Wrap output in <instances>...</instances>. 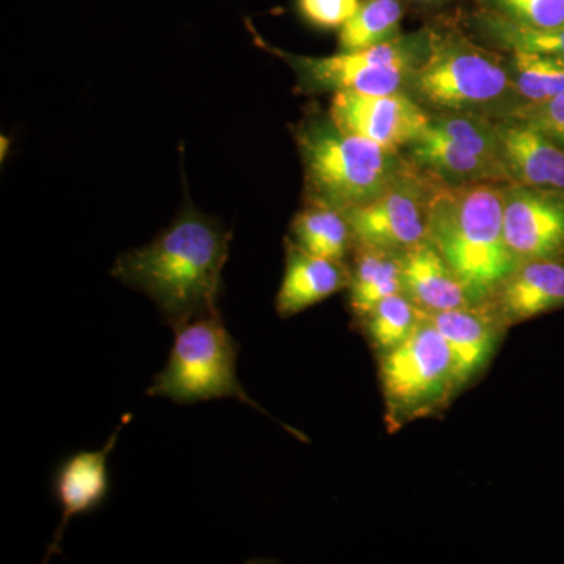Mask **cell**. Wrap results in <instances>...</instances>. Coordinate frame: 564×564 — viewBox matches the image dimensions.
Segmentation results:
<instances>
[{
  "instance_id": "cell-4",
  "label": "cell",
  "mask_w": 564,
  "mask_h": 564,
  "mask_svg": "<svg viewBox=\"0 0 564 564\" xmlns=\"http://www.w3.org/2000/svg\"><path fill=\"white\" fill-rule=\"evenodd\" d=\"M295 139L307 202L340 212L372 202L408 165L402 152L343 131L329 115L304 118Z\"/></svg>"
},
{
  "instance_id": "cell-18",
  "label": "cell",
  "mask_w": 564,
  "mask_h": 564,
  "mask_svg": "<svg viewBox=\"0 0 564 564\" xmlns=\"http://www.w3.org/2000/svg\"><path fill=\"white\" fill-rule=\"evenodd\" d=\"M403 251L355 245L348 306L359 322L381 300L402 292Z\"/></svg>"
},
{
  "instance_id": "cell-5",
  "label": "cell",
  "mask_w": 564,
  "mask_h": 564,
  "mask_svg": "<svg viewBox=\"0 0 564 564\" xmlns=\"http://www.w3.org/2000/svg\"><path fill=\"white\" fill-rule=\"evenodd\" d=\"M239 344L226 328L221 314L195 318L174 328L169 362L148 388L150 397L180 404L234 399L269 415L245 392L237 378Z\"/></svg>"
},
{
  "instance_id": "cell-24",
  "label": "cell",
  "mask_w": 564,
  "mask_h": 564,
  "mask_svg": "<svg viewBox=\"0 0 564 564\" xmlns=\"http://www.w3.org/2000/svg\"><path fill=\"white\" fill-rule=\"evenodd\" d=\"M481 10L503 20L536 29L554 31L564 28V0H477Z\"/></svg>"
},
{
  "instance_id": "cell-26",
  "label": "cell",
  "mask_w": 564,
  "mask_h": 564,
  "mask_svg": "<svg viewBox=\"0 0 564 564\" xmlns=\"http://www.w3.org/2000/svg\"><path fill=\"white\" fill-rule=\"evenodd\" d=\"M514 115L525 118L564 148V93L552 101L530 107Z\"/></svg>"
},
{
  "instance_id": "cell-13",
  "label": "cell",
  "mask_w": 564,
  "mask_h": 564,
  "mask_svg": "<svg viewBox=\"0 0 564 564\" xmlns=\"http://www.w3.org/2000/svg\"><path fill=\"white\" fill-rule=\"evenodd\" d=\"M444 337L454 359L459 392L489 366L507 326L488 304H473L445 313L425 314Z\"/></svg>"
},
{
  "instance_id": "cell-1",
  "label": "cell",
  "mask_w": 564,
  "mask_h": 564,
  "mask_svg": "<svg viewBox=\"0 0 564 564\" xmlns=\"http://www.w3.org/2000/svg\"><path fill=\"white\" fill-rule=\"evenodd\" d=\"M232 234L187 203L151 243L122 252L111 276L150 296L172 328L220 314L221 273Z\"/></svg>"
},
{
  "instance_id": "cell-9",
  "label": "cell",
  "mask_w": 564,
  "mask_h": 564,
  "mask_svg": "<svg viewBox=\"0 0 564 564\" xmlns=\"http://www.w3.org/2000/svg\"><path fill=\"white\" fill-rule=\"evenodd\" d=\"M434 180L408 161L380 196L344 212L355 245L406 251L429 239Z\"/></svg>"
},
{
  "instance_id": "cell-7",
  "label": "cell",
  "mask_w": 564,
  "mask_h": 564,
  "mask_svg": "<svg viewBox=\"0 0 564 564\" xmlns=\"http://www.w3.org/2000/svg\"><path fill=\"white\" fill-rule=\"evenodd\" d=\"M248 22V21H247ZM254 43L289 63L306 91L392 95L406 93L411 74L429 51V28L361 51L340 52L332 57H303L270 46L251 28Z\"/></svg>"
},
{
  "instance_id": "cell-14",
  "label": "cell",
  "mask_w": 564,
  "mask_h": 564,
  "mask_svg": "<svg viewBox=\"0 0 564 564\" xmlns=\"http://www.w3.org/2000/svg\"><path fill=\"white\" fill-rule=\"evenodd\" d=\"M129 419L131 415L122 419L121 425L115 430L102 448L77 452L58 467L54 478V492L62 508V521L47 549L46 560L61 554L63 533L70 519L90 513L106 500L110 489L109 458L122 426L128 425Z\"/></svg>"
},
{
  "instance_id": "cell-27",
  "label": "cell",
  "mask_w": 564,
  "mask_h": 564,
  "mask_svg": "<svg viewBox=\"0 0 564 564\" xmlns=\"http://www.w3.org/2000/svg\"><path fill=\"white\" fill-rule=\"evenodd\" d=\"M454 0H406L408 6L417 7V9H440V7L447 6Z\"/></svg>"
},
{
  "instance_id": "cell-22",
  "label": "cell",
  "mask_w": 564,
  "mask_h": 564,
  "mask_svg": "<svg viewBox=\"0 0 564 564\" xmlns=\"http://www.w3.org/2000/svg\"><path fill=\"white\" fill-rule=\"evenodd\" d=\"M469 28L475 36L494 51H532L564 58V28L536 31L503 20L489 11L470 14Z\"/></svg>"
},
{
  "instance_id": "cell-6",
  "label": "cell",
  "mask_w": 564,
  "mask_h": 564,
  "mask_svg": "<svg viewBox=\"0 0 564 564\" xmlns=\"http://www.w3.org/2000/svg\"><path fill=\"white\" fill-rule=\"evenodd\" d=\"M378 359L391 433L432 417L459 395L448 345L425 314L410 339Z\"/></svg>"
},
{
  "instance_id": "cell-25",
  "label": "cell",
  "mask_w": 564,
  "mask_h": 564,
  "mask_svg": "<svg viewBox=\"0 0 564 564\" xmlns=\"http://www.w3.org/2000/svg\"><path fill=\"white\" fill-rule=\"evenodd\" d=\"M361 0H296L300 14L321 29H340L358 10Z\"/></svg>"
},
{
  "instance_id": "cell-10",
  "label": "cell",
  "mask_w": 564,
  "mask_h": 564,
  "mask_svg": "<svg viewBox=\"0 0 564 564\" xmlns=\"http://www.w3.org/2000/svg\"><path fill=\"white\" fill-rule=\"evenodd\" d=\"M503 234L518 263L564 254V193L503 184Z\"/></svg>"
},
{
  "instance_id": "cell-16",
  "label": "cell",
  "mask_w": 564,
  "mask_h": 564,
  "mask_svg": "<svg viewBox=\"0 0 564 564\" xmlns=\"http://www.w3.org/2000/svg\"><path fill=\"white\" fill-rule=\"evenodd\" d=\"M350 284V267L345 261L321 258L285 240V272L276 296L281 318L310 310Z\"/></svg>"
},
{
  "instance_id": "cell-3",
  "label": "cell",
  "mask_w": 564,
  "mask_h": 564,
  "mask_svg": "<svg viewBox=\"0 0 564 564\" xmlns=\"http://www.w3.org/2000/svg\"><path fill=\"white\" fill-rule=\"evenodd\" d=\"M429 51L406 95L430 115L470 113L500 120L521 109L505 54L458 29L429 28Z\"/></svg>"
},
{
  "instance_id": "cell-15",
  "label": "cell",
  "mask_w": 564,
  "mask_h": 564,
  "mask_svg": "<svg viewBox=\"0 0 564 564\" xmlns=\"http://www.w3.org/2000/svg\"><path fill=\"white\" fill-rule=\"evenodd\" d=\"M505 326L516 325L564 307V263H519L488 303Z\"/></svg>"
},
{
  "instance_id": "cell-19",
  "label": "cell",
  "mask_w": 564,
  "mask_h": 564,
  "mask_svg": "<svg viewBox=\"0 0 564 564\" xmlns=\"http://www.w3.org/2000/svg\"><path fill=\"white\" fill-rule=\"evenodd\" d=\"M293 243L311 254L345 261L355 239L344 212L322 204H307L295 215L291 226Z\"/></svg>"
},
{
  "instance_id": "cell-12",
  "label": "cell",
  "mask_w": 564,
  "mask_h": 564,
  "mask_svg": "<svg viewBox=\"0 0 564 564\" xmlns=\"http://www.w3.org/2000/svg\"><path fill=\"white\" fill-rule=\"evenodd\" d=\"M497 151L511 184L564 193V148L519 115L496 120Z\"/></svg>"
},
{
  "instance_id": "cell-8",
  "label": "cell",
  "mask_w": 564,
  "mask_h": 564,
  "mask_svg": "<svg viewBox=\"0 0 564 564\" xmlns=\"http://www.w3.org/2000/svg\"><path fill=\"white\" fill-rule=\"evenodd\" d=\"M404 151L408 161L440 184L508 182L497 151L496 120L481 115H432L425 131Z\"/></svg>"
},
{
  "instance_id": "cell-20",
  "label": "cell",
  "mask_w": 564,
  "mask_h": 564,
  "mask_svg": "<svg viewBox=\"0 0 564 564\" xmlns=\"http://www.w3.org/2000/svg\"><path fill=\"white\" fill-rule=\"evenodd\" d=\"M503 54L521 104L519 111L541 106L563 95L564 58L532 51H510Z\"/></svg>"
},
{
  "instance_id": "cell-2",
  "label": "cell",
  "mask_w": 564,
  "mask_h": 564,
  "mask_svg": "<svg viewBox=\"0 0 564 564\" xmlns=\"http://www.w3.org/2000/svg\"><path fill=\"white\" fill-rule=\"evenodd\" d=\"M429 239L463 282L470 303L486 304L519 265L503 234V184L434 181Z\"/></svg>"
},
{
  "instance_id": "cell-11",
  "label": "cell",
  "mask_w": 564,
  "mask_h": 564,
  "mask_svg": "<svg viewBox=\"0 0 564 564\" xmlns=\"http://www.w3.org/2000/svg\"><path fill=\"white\" fill-rule=\"evenodd\" d=\"M329 117L343 131L402 152L429 126L432 115L406 93H334Z\"/></svg>"
},
{
  "instance_id": "cell-21",
  "label": "cell",
  "mask_w": 564,
  "mask_h": 564,
  "mask_svg": "<svg viewBox=\"0 0 564 564\" xmlns=\"http://www.w3.org/2000/svg\"><path fill=\"white\" fill-rule=\"evenodd\" d=\"M406 6V0H361L356 13L339 29L340 51L367 50L399 39Z\"/></svg>"
},
{
  "instance_id": "cell-23",
  "label": "cell",
  "mask_w": 564,
  "mask_h": 564,
  "mask_svg": "<svg viewBox=\"0 0 564 564\" xmlns=\"http://www.w3.org/2000/svg\"><path fill=\"white\" fill-rule=\"evenodd\" d=\"M422 318V311L400 292L381 300L359 323L370 347L380 358L410 339Z\"/></svg>"
},
{
  "instance_id": "cell-17",
  "label": "cell",
  "mask_w": 564,
  "mask_h": 564,
  "mask_svg": "<svg viewBox=\"0 0 564 564\" xmlns=\"http://www.w3.org/2000/svg\"><path fill=\"white\" fill-rule=\"evenodd\" d=\"M402 292L423 314L473 306L463 282L430 239L403 251Z\"/></svg>"
}]
</instances>
